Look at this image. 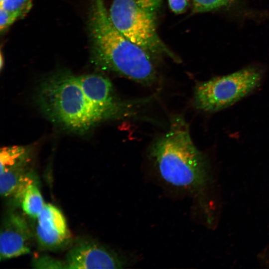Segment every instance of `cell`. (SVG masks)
<instances>
[{"label":"cell","mask_w":269,"mask_h":269,"mask_svg":"<svg viewBox=\"0 0 269 269\" xmlns=\"http://www.w3.org/2000/svg\"><path fill=\"white\" fill-rule=\"evenodd\" d=\"M88 29L92 59L100 69L149 85L157 79L154 58L114 25L104 0H92Z\"/></svg>","instance_id":"obj_1"},{"label":"cell","mask_w":269,"mask_h":269,"mask_svg":"<svg viewBox=\"0 0 269 269\" xmlns=\"http://www.w3.org/2000/svg\"><path fill=\"white\" fill-rule=\"evenodd\" d=\"M150 153L160 176L172 185L200 193L213 182L207 158L194 145L181 115L171 118L168 130Z\"/></svg>","instance_id":"obj_2"},{"label":"cell","mask_w":269,"mask_h":269,"mask_svg":"<svg viewBox=\"0 0 269 269\" xmlns=\"http://www.w3.org/2000/svg\"><path fill=\"white\" fill-rule=\"evenodd\" d=\"M36 100L50 121L76 133L85 134L105 121L85 95L77 76L71 74H57L45 80Z\"/></svg>","instance_id":"obj_3"},{"label":"cell","mask_w":269,"mask_h":269,"mask_svg":"<svg viewBox=\"0 0 269 269\" xmlns=\"http://www.w3.org/2000/svg\"><path fill=\"white\" fill-rule=\"evenodd\" d=\"M108 12L115 27L154 59L166 56L175 62H180L179 58L159 37L156 28L155 18L135 0H112Z\"/></svg>","instance_id":"obj_4"},{"label":"cell","mask_w":269,"mask_h":269,"mask_svg":"<svg viewBox=\"0 0 269 269\" xmlns=\"http://www.w3.org/2000/svg\"><path fill=\"white\" fill-rule=\"evenodd\" d=\"M262 77L261 70L250 67L199 82L194 90L195 106L200 111L210 113L226 108L257 88Z\"/></svg>","instance_id":"obj_5"},{"label":"cell","mask_w":269,"mask_h":269,"mask_svg":"<svg viewBox=\"0 0 269 269\" xmlns=\"http://www.w3.org/2000/svg\"><path fill=\"white\" fill-rule=\"evenodd\" d=\"M77 78L87 99L105 121L132 115L134 106L142 102L123 101L116 98L111 81L103 75L90 74Z\"/></svg>","instance_id":"obj_6"},{"label":"cell","mask_w":269,"mask_h":269,"mask_svg":"<svg viewBox=\"0 0 269 269\" xmlns=\"http://www.w3.org/2000/svg\"><path fill=\"white\" fill-rule=\"evenodd\" d=\"M0 233L1 261L30 253L34 232L22 215L15 211L8 213Z\"/></svg>","instance_id":"obj_7"},{"label":"cell","mask_w":269,"mask_h":269,"mask_svg":"<svg viewBox=\"0 0 269 269\" xmlns=\"http://www.w3.org/2000/svg\"><path fill=\"white\" fill-rule=\"evenodd\" d=\"M67 269H120L127 265L120 255L103 245L85 242L75 245L68 253Z\"/></svg>","instance_id":"obj_8"},{"label":"cell","mask_w":269,"mask_h":269,"mask_svg":"<svg viewBox=\"0 0 269 269\" xmlns=\"http://www.w3.org/2000/svg\"><path fill=\"white\" fill-rule=\"evenodd\" d=\"M34 236L39 246L46 249L60 248L68 240L69 232L66 221L60 210L51 204H45L34 219Z\"/></svg>","instance_id":"obj_9"},{"label":"cell","mask_w":269,"mask_h":269,"mask_svg":"<svg viewBox=\"0 0 269 269\" xmlns=\"http://www.w3.org/2000/svg\"><path fill=\"white\" fill-rule=\"evenodd\" d=\"M28 163L21 164L0 173V193L2 197H11L30 170Z\"/></svg>","instance_id":"obj_10"},{"label":"cell","mask_w":269,"mask_h":269,"mask_svg":"<svg viewBox=\"0 0 269 269\" xmlns=\"http://www.w3.org/2000/svg\"><path fill=\"white\" fill-rule=\"evenodd\" d=\"M45 204L37 181L27 188L21 198L20 206L24 213L35 219L43 210Z\"/></svg>","instance_id":"obj_11"},{"label":"cell","mask_w":269,"mask_h":269,"mask_svg":"<svg viewBox=\"0 0 269 269\" xmlns=\"http://www.w3.org/2000/svg\"><path fill=\"white\" fill-rule=\"evenodd\" d=\"M0 173L19 164L29 162L28 149L23 146L6 147L1 149Z\"/></svg>","instance_id":"obj_12"},{"label":"cell","mask_w":269,"mask_h":269,"mask_svg":"<svg viewBox=\"0 0 269 269\" xmlns=\"http://www.w3.org/2000/svg\"><path fill=\"white\" fill-rule=\"evenodd\" d=\"M30 4L20 9L7 10L0 7V30L3 31L16 20L25 14L29 9Z\"/></svg>","instance_id":"obj_13"},{"label":"cell","mask_w":269,"mask_h":269,"mask_svg":"<svg viewBox=\"0 0 269 269\" xmlns=\"http://www.w3.org/2000/svg\"><path fill=\"white\" fill-rule=\"evenodd\" d=\"M230 0H192L193 11L204 12L226 4Z\"/></svg>","instance_id":"obj_14"},{"label":"cell","mask_w":269,"mask_h":269,"mask_svg":"<svg viewBox=\"0 0 269 269\" xmlns=\"http://www.w3.org/2000/svg\"><path fill=\"white\" fill-rule=\"evenodd\" d=\"M32 266L37 269H67L65 262H62L48 256L35 258L32 262Z\"/></svg>","instance_id":"obj_15"},{"label":"cell","mask_w":269,"mask_h":269,"mask_svg":"<svg viewBox=\"0 0 269 269\" xmlns=\"http://www.w3.org/2000/svg\"><path fill=\"white\" fill-rule=\"evenodd\" d=\"M145 10L155 18L161 4V0H135Z\"/></svg>","instance_id":"obj_16"},{"label":"cell","mask_w":269,"mask_h":269,"mask_svg":"<svg viewBox=\"0 0 269 269\" xmlns=\"http://www.w3.org/2000/svg\"><path fill=\"white\" fill-rule=\"evenodd\" d=\"M30 0H2L0 7L7 10H14L30 5Z\"/></svg>","instance_id":"obj_17"},{"label":"cell","mask_w":269,"mask_h":269,"mask_svg":"<svg viewBox=\"0 0 269 269\" xmlns=\"http://www.w3.org/2000/svg\"><path fill=\"white\" fill-rule=\"evenodd\" d=\"M170 9L176 14L184 12L188 4V0H168Z\"/></svg>","instance_id":"obj_18"},{"label":"cell","mask_w":269,"mask_h":269,"mask_svg":"<svg viewBox=\"0 0 269 269\" xmlns=\"http://www.w3.org/2000/svg\"><path fill=\"white\" fill-rule=\"evenodd\" d=\"M1 0H0V1Z\"/></svg>","instance_id":"obj_19"}]
</instances>
